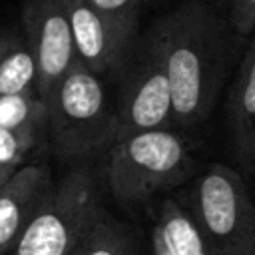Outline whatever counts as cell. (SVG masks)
<instances>
[{
  "instance_id": "17",
  "label": "cell",
  "mask_w": 255,
  "mask_h": 255,
  "mask_svg": "<svg viewBox=\"0 0 255 255\" xmlns=\"http://www.w3.org/2000/svg\"><path fill=\"white\" fill-rule=\"evenodd\" d=\"M225 18L239 38L255 32V0H225Z\"/></svg>"
},
{
  "instance_id": "1",
  "label": "cell",
  "mask_w": 255,
  "mask_h": 255,
  "mask_svg": "<svg viewBox=\"0 0 255 255\" xmlns=\"http://www.w3.org/2000/svg\"><path fill=\"white\" fill-rule=\"evenodd\" d=\"M147 32L167 72L175 129H201L229 78L239 36L211 0H179Z\"/></svg>"
},
{
  "instance_id": "2",
  "label": "cell",
  "mask_w": 255,
  "mask_h": 255,
  "mask_svg": "<svg viewBox=\"0 0 255 255\" xmlns=\"http://www.w3.org/2000/svg\"><path fill=\"white\" fill-rule=\"evenodd\" d=\"M46 137L54 155L72 165L106 155L118 137L114 98L104 78L78 62L46 98Z\"/></svg>"
},
{
  "instance_id": "19",
  "label": "cell",
  "mask_w": 255,
  "mask_h": 255,
  "mask_svg": "<svg viewBox=\"0 0 255 255\" xmlns=\"http://www.w3.org/2000/svg\"><path fill=\"white\" fill-rule=\"evenodd\" d=\"M16 169H18V167H10V165H0V187H2V185H4L6 181H8V177H10V175H12V173H14Z\"/></svg>"
},
{
  "instance_id": "18",
  "label": "cell",
  "mask_w": 255,
  "mask_h": 255,
  "mask_svg": "<svg viewBox=\"0 0 255 255\" xmlns=\"http://www.w3.org/2000/svg\"><path fill=\"white\" fill-rule=\"evenodd\" d=\"M151 255H171L155 231H151Z\"/></svg>"
},
{
  "instance_id": "4",
  "label": "cell",
  "mask_w": 255,
  "mask_h": 255,
  "mask_svg": "<svg viewBox=\"0 0 255 255\" xmlns=\"http://www.w3.org/2000/svg\"><path fill=\"white\" fill-rule=\"evenodd\" d=\"M175 199L211 255H255V201L237 169L209 163L183 183Z\"/></svg>"
},
{
  "instance_id": "24",
  "label": "cell",
  "mask_w": 255,
  "mask_h": 255,
  "mask_svg": "<svg viewBox=\"0 0 255 255\" xmlns=\"http://www.w3.org/2000/svg\"><path fill=\"white\" fill-rule=\"evenodd\" d=\"M0 32H2V30H0Z\"/></svg>"
},
{
  "instance_id": "5",
  "label": "cell",
  "mask_w": 255,
  "mask_h": 255,
  "mask_svg": "<svg viewBox=\"0 0 255 255\" xmlns=\"http://www.w3.org/2000/svg\"><path fill=\"white\" fill-rule=\"evenodd\" d=\"M104 211L96 175L76 165L50 187L10 255H70Z\"/></svg>"
},
{
  "instance_id": "11",
  "label": "cell",
  "mask_w": 255,
  "mask_h": 255,
  "mask_svg": "<svg viewBox=\"0 0 255 255\" xmlns=\"http://www.w3.org/2000/svg\"><path fill=\"white\" fill-rule=\"evenodd\" d=\"M171 255H211L193 219L175 197H163L157 205L153 229Z\"/></svg>"
},
{
  "instance_id": "3",
  "label": "cell",
  "mask_w": 255,
  "mask_h": 255,
  "mask_svg": "<svg viewBox=\"0 0 255 255\" xmlns=\"http://www.w3.org/2000/svg\"><path fill=\"white\" fill-rule=\"evenodd\" d=\"M195 159L177 129H149L118 137L106 151V185L126 211H137L155 195L191 179Z\"/></svg>"
},
{
  "instance_id": "20",
  "label": "cell",
  "mask_w": 255,
  "mask_h": 255,
  "mask_svg": "<svg viewBox=\"0 0 255 255\" xmlns=\"http://www.w3.org/2000/svg\"><path fill=\"white\" fill-rule=\"evenodd\" d=\"M169 2H173V0H139L143 10L145 8H157V6H163V4H169Z\"/></svg>"
},
{
  "instance_id": "22",
  "label": "cell",
  "mask_w": 255,
  "mask_h": 255,
  "mask_svg": "<svg viewBox=\"0 0 255 255\" xmlns=\"http://www.w3.org/2000/svg\"><path fill=\"white\" fill-rule=\"evenodd\" d=\"M251 175H255V153H253V161H251V169H249Z\"/></svg>"
},
{
  "instance_id": "13",
  "label": "cell",
  "mask_w": 255,
  "mask_h": 255,
  "mask_svg": "<svg viewBox=\"0 0 255 255\" xmlns=\"http://www.w3.org/2000/svg\"><path fill=\"white\" fill-rule=\"evenodd\" d=\"M84 255H139V247L131 229L104 211L84 239Z\"/></svg>"
},
{
  "instance_id": "6",
  "label": "cell",
  "mask_w": 255,
  "mask_h": 255,
  "mask_svg": "<svg viewBox=\"0 0 255 255\" xmlns=\"http://www.w3.org/2000/svg\"><path fill=\"white\" fill-rule=\"evenodd\" d=\"M112 78L116 80L118 137L149 129H175L167 72L147 30L131 42Z\"/></svg>"
},
{
  "instance_id": "7",
  "label": "cell",
  "mask_w": 255,
  "mask_h": 255,
  "mask_svg": "<svg viewBox=\"0 0 255 255\" xmlns=\"http://www.w3.org/2000/svg\"><path fill=\"white\" fill-rule=\"evenodd\" d=\"M22 34L36 62V92L46 102L54 86L76 64L72 32L62 0H26Z\"/></svg>"
},
{
  "instance_id": "16",
  "label": "cell",
  "mask_w": 255,
  "mask_h": 255,
  "mask_svg": "<svg viewBox=\"0 0 255 255\" xmlns=\"http://www.w3.org/2000/svg\"><path fill=\"white\" fill-rule=\"evenodd\" d=\"M46 126H22V128H0V165L20 167L34 147L42 143Z\"/></svg>"
},
{
  "instance_id": "14",
  "label": "cell",
  "mask_w": 255,
  "mask_h": 255,
  "mask_svg": "<svg viewBox=\"0 0 255 255\" xmlns=\"http://www.w3.org/2000/svg\"><path fill=\"white\" fill-rule=\"evenodd\" d=\"M96 12L114 28V32L131 44L141 32L143 6L139 0H88Z\"/></svg>"
},
{
  "instance_id": "12",
  "label": "cell",
  "mask_w": 255,
  "mask_h": 255,
  "mask_svg": "<svg viewBox=\"0 0 255 255\" xmlns=\"http://www.w3.org/2000/svg\"><path fill=\"white\" fill-rule=\"evenodd\" d=\"M28 92H36L34 56L22 32L4 30L0 42V96Z\"/></svg>"
},
{
  "instance_id": "9",
  "label": "cell",
  "mask_w": 255,
  "mask_h": 255,
  "mask_svg": "<svg viewBox=\"0 0 255 255\" xmlns=\"http://www.w3.org/2000/svg\"><path fill=\"white\" fill-rule=\"evenodd\" d=\"M54 185L46 165L24 163L0 187V255H10L30 217Z\"/></svg>"
},
{
  "instance_id": "8",
  "label": "cell",
  "mask_w": 255,
  "mask_h": 255,
  "mask_svg": "<svg viewBox=\"0 0 255 255\" xmlns=\"http://www.w3.org/2000/svg\"><path fill=\"white\" fill-rule=\"evenodd\" d=\"M72 32L76 62L100 78H112L129 46L88 0H62Z\"/></svg>"
},
{
  "instance_id": "21",
  "label": "cell",
  "mask_w": 255,
  "mask_h": 255,
  "mask_svg": "<svg viewBox=\"0 0 255 255\" xmlns=\"http://www.w3.org/2000/svg\"><path fill=\"white\" fill-rule=\"evenodd\" d=\"M70 255H84V241H82V243H80V245H78Z\"/></svg>"
},
{
  "instance_id": "15",
  "label": "cell",
  "mask_w": 255,
  "mask_h": 255,
  "mask_svg": "<svg viewBox=\"0 0 255 255\" xmlns=\"http://www.w3.org/2000/svg\"><path fill=\"white\" fill-rule=\"evenodd\" d=\"M46 126V102L36 94L0 96V128Z\"/></svg>"
},
{
  "instance_id": "23",
  "label": "cell",
  "mask_w": 255,
  "mask_h": 255,
  "mask_svg": "<svg viewBox=\"0 0 255 255\" xmlns=\"http://www.w3.org/2000/svg\"><path fill=\"white\" fill-rule=\"evenodd\" d=\"M0 42H2V32H0Z\"/></svg>"
},
{
  "instance_id": "10",
  "label": "cell",
  "mask_w": 255,
  "mask_h": 255,
  "mask_svg": "<svg viewBox=\"0 0 255 255\" xmlns=\"http://www.w3.org/2000/svg\"><path fill=\"white\" fill-rule=\"evenodd\" d=\"M231 149L239 165L249 173L255 153V32L237 64L225 104Z\"/></svg>"
}]
</instances>
